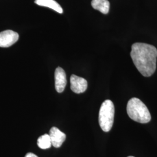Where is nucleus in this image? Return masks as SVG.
<instances>
[{"instance_id":"1","label":"nucleus","mask_w":157,"mask_h":157,"mask_svg":"<svg viewBox=\"0 0 157 157\" xmlns=\"http://www.w3.org/2000/svg\"><path fill=\"white\" fill-rule=\"evenodd\" d=\"M130 56L135 67L143 76L150 77L154 73L157 67V50L154 45L134 43Z\"/></svg>"},{"instance_id":"2","label":"nucleus","mask_w":157,"mask_h":157,"mask_svg":"<svg viewBox=\"0 0 157 157\" xmlns=\"http://www.w3.org/2000/svg\"><path fill=\"white\" fill-rule=\"evenodd\" d=\"M127 113L132 120L141 124L148 123L151 114L146 105L137 98H131L127 105Z\"/></svg>"},{"instance_id":"3","label":"nucleus","mask_w":157,"mask_h":157,"mask_svg":"<svg viewBox=\"0 0 157 157\" xmlns=\"http://www.w3.org/2000/svg\"><path fill=\"white\" fill-rule=\"evenodd\" d=\"M114 115L115 107L112 101L105 100L101 105L98 117L99 124L104 132H108L112 129Z\"/></svg>"},{"instance_id":"4","label":"nucleus","mask_w":157,"mask_h":157,"mask_svg":"<svg viewBox=\"0 0 157 157\" xmlns=\"http://www.w3.org/2000/svg\"><path fill=\"white\" fill-rule=\"evenodd\" d=\"M19 39V34L11 30L0 32V47L7 48L14 44Z\"/></svg>"},{"instance_id":"5","label":"nucleus","mask_w":157,"mask_h":157,"mask_svg":"<svg viewBox=\"0 0 157 157\" xmlns=\"http://www.w3.org/2000/svg\"><path fill=\"white\" fill-rule=\"evenodd\" d=\"M71 90L76 93H84L87 89V82L85 78L72 75L70 78Z\"/></svg>"},{"instance_id":"6","label":"nucleus","mask_w":157,"mask_h":157,"mask_svg":"<svg viewBox=\"0 0 157 157\" xmlns=\"http://www.w3.org/2000/svg\"><path fill=\"white\" fill-rule=\"evenodd\" d=\"M67 83V76L62 67H58L55 71V87L59 93L63 92Z\"/></svg>"},{"instance_id":"7","label":"nucleus","mask_w":157,"mask_h":157,"mask_svg":"<svg viewBox=\"0 0 157 157\" xmlns=\"http://www.w3.org/2000/svg\"><path fill=\"white\" fill-rule=\"evenodd\" d=\"M49 136L52 146L56 148L60 147L66 139V135L56 127H52L50 129Z\"/></svg>"},{"instance_id":"8","label":"nucleus","mask_w":157,"mask_h":157,"mask_svg":"<svg viewBox=\"0 0 157 157\" xmlns=\"http://www.w3.org/2000/svg\"><path fill=\"white\" fill-rule=\"evenodd\" d=\"M34 2L38 6L50 8L59 13H63L62 7L54 0H35Z\"/></svg>"},{"instance_id":"9","label":"nucleus","mask_w":157,"mask_h":157,"mask_svg":"<svg viewBox=\"0 0 157 157\" xmlns=\"http://www.w3.org/2000/svg\"><path fill=\"white\" fill-rule=\"evenodd\" d=\"M92 7L103 14H107L109 11L110 4L108 0H92Z\"/></svg>"},{"instance_id":"10","label":"nucleus","mask_w":157,"mask_h":157,"mask_svg":"<svg viewBox=\"0 0 157 157\" xmlns=\"http://www.w3.org/2000/svg\"><path fill=\"white\" fill-rule=\"evenodd\" d=\"M37 145L40 148L43 150L50 148L52 146V144L49 135L44 134L39 137L37 140Z\"/></svg>"},{"instance_id":"11","label":"nucleus","mask_w":157,"mask_h":157,"mask_svg":"<svg viewBox=\"0 0 157 157\" xmlns=\"http://www.w3.org/2000/svg\"><path fill=\"white\" fill-rule=\"evenodd\" d=\"M25 157H38L36 155H35L32 152H29L28 154H26Z\"/></svg>"},{"instance_id":"12","label":"nucleus","mask_w":157,"mask_h":157,"mask_svg":"<svg viewBox=\"0 0 157 157\" xmlns=\"http://www.w3.org/2000/svg\"><path fill=\"white\" fill-rule=\"evenodd\" d=\"M133 157V156H129V157Z\"/></svg>"}]
</instances>
